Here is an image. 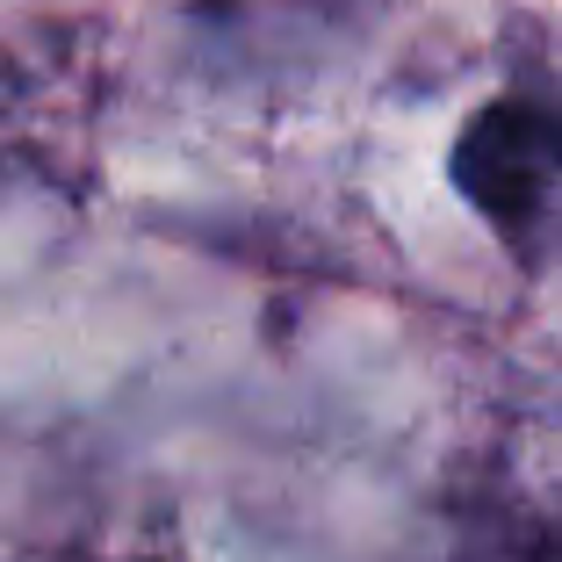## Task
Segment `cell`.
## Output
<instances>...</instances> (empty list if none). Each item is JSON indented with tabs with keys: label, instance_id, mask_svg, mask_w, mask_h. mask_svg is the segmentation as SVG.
Wrapping results in <instances>:
<instances>
[{
	"label": "cell",
	"instance_id": "6da1fadb",
	"mask_svg": "<svg viewBox=\"0 0 562 562\" xmlns=\"http://www.w3.org/2000/svg\"><path fill=\"white\" fill-rule=\"evenodd\" d=\"M447 181L519 260H533L548 216L562 210V109L533 94H497L462 123Z\"/></svg>",
	"mask_w": 562,
	"mask_h": 562
},
{
	"label": "cell",
	"instance_id": "7a4b0ae2",
	"mask_svg": "<svg viewBox=\"0 0 562 562\" xmlns=\"http://www.w3.org/2000/svg\"><path fill=\"white\" fill-rule=\"evenodd\" d=\"M541 562H562V548H555V555H541Z\"/></svg>",
	"mask_w": 562,
	"mask_h": 562
}]
</instances>
